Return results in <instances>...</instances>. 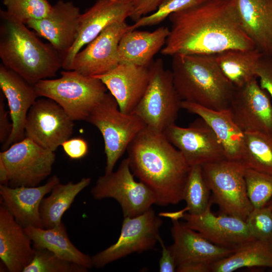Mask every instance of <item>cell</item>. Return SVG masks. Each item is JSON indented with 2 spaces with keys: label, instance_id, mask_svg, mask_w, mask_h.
<instances>
[{
  "label": "cell",
  "instance_id": "cell-25",
  "mask_svg": "<svg viewBox=\"0 0 272 272\" xmlns=\"http://www.w3.org/2000/svg\"><path fill=\"white\" fill-rule=\"evenodd\" d=\"M242 28L263 55L272 57V0H234Z\"/></svg>",
  "mask_w": 272,
  "mask_h": 272
},
{
  "label": "cell",
  "instance_id": "cell-18",
  "mask_svg": "<svg viewBox=\"0 0 272 272\" xmlns=\"http://www.w3.org/2000/svg\"><path fill=\"white\" fill-rule=\"evenodd\" d=\"M80 9L71 1H58L45 18L26 25L47 40L63 57L73 46L78 34Z\"/></svg>",
  "mask_w": 272,
  "mask_h": 272
},
{
  "label": "cell",
  "instance_id": "cell-6",
  "mask_svg": "<svg viewBox=\"0 0 272 272\" xmlns=\"http://www.w3.org/2000/svg\"><path fill=\"white\" fill-rule=\"evenodd\" d=\"M86 121L96 127L103 138L106 158L105 173L113 171L130 144L147 127L136 114L121 111L109 92L93 109Z\"/></svg>",
  "mask_w": 272,
  "mask_h": 272
},
{
  "label": "cell",
  "instance_id": "cell-28",
  "mask_svg": "<svg viewBox=\"0 0 272 272\" xmlns=\"http://www.w3.org/2000/svg\"><path fill=\"white\" fill-rule=\"evenodd\" d=\"M214 55L220 70L235 88L256 78V68L262 56L255 48L229 49Z\"/></svg>",
  "mask_w": 272,
  "mask_h": 272
},
{
  "label": "cell",
  "instance_id": "cell-38",
  "mask_svg": "<svg viewBox=\"0 0 272 272\" xmlns=\"http://www.w3.org/2000/svg\"><path fill=\"white\" fill-rule=\"evenodd\" d=\"M256 76L260 86L268 93L272 101V57L262 55L256 68Z\"/></svg>",
  "mask_w": 272,
  "mask_h": 272
},
{
  "label": "cell",
  "instance_id": "cell-41",
  "mask_svg": "<svg viewBox=\"0 0 272 272\" xmlns=\"http://www.w3.org/2000/svg\"><path fill=\"white\" fill-rule=\"evenodd\" d=\"M158 242L162 248V255L159 260V266L160 272H174L176 270V264L173 254L169 246H167L161 236Z\"/></svg>",
  "mask_w": 272,
  "mask_h": 272
},
{
  "label": "cell",
  "instance_id": "cell-46",
  "mask_svg": "<svg viewBox=\"0 0 272 272\" xmlns=\"http://www.w3.org/2000/svg\"><path fill=\"white\" fill-rule=\"evenodd\" d=\"M271 245H272V244H271Z\"/></svg>",
  "mask_w": 272,
  "mask_h": 272
},
{
  "label": "cell",
  "instance_id": "cell-11",
  "mask_svg": "<svg viewBox=\"0 0 272 272\" xmlns=\"http://www.w3.org/2000/svg\"><path fill=\"white\" fill-rule=\"evenodd\" d=\"M163 221L151 208L134 217H125L117 241L93 255V267L101 268L133 253L152 249L158 242Z\"/></svg>",
  "mask_w": 272,
  "mask_h": 272
},
{
  "label": "cell",
  "instance_id": "cell-42",
  "mask_svg": "<svg viewBox=\"0 0 272 272\" xmlns=\"http://www.w3.org/2000/svg\"><path fill=\"white\" fill-rule=\"evenodd\" d=\"M5 96L1 92L0 95V142L3 145L9 138L12 130V123L9 119V111L6 108Z\"/></svg>",
  "mask_w": 272,
  "mask_h": 272
},
{
  "label": "cell",
  "instance_id": "cell-7",
  "mask_svg": "<svg viewBox=\"0 0 272 272\" xmlns=\"http://www.w3.org/2000/svg\"><path fill=\"white\" fill-rule=\"evenodd\" d=\"M150 69L148 86L132 113L147 127L164 132L175 123L182 101L175 88L172 72L165 68L162 59L154 60Z\"/></svg>",
  "mask_w": 272,
  "mask_h": 272
},
{
  "label": "cell",
  "instance_id": "cell-3",
  "mask_svg": "<svg viewBox=\"0 0 272 272\" xmlns=\"http://www.w3.org/2000/svg\"><path fill=\"white\" fill-rule=\"evenodd\" d=\"M0 58L4 65L30 84L53 78L62 68V56L41 41L26 25L0 10Z\"/></svg>",
  "mask_w": 272,
  "mask_h": 272
},
{
  "label": "cell",
  "instance_id": "cell-1",
  "mask_svg": "<svg viewBox=\"0 0 272 272\" xmlns=\"http://www.w3.org/2000/svg\"><path fill=\"white\" fill-rule=\"evenodd\" d=\"M163 55L212 54L255 48L243 31L234 0H203L170 14Z\"/></svg>",
  "mask_w": 272,
  "mask_h": 272
},
{
  "label": "cell",
  "instance_id": "cell-45",
  "mask_svg": "<svg viewBox=\"0 0 272 272\" xmlns=\"http://www.w3.org/2000/svg\"><path fill=\"white\" fill-rule=\"evenodd\" d=\"M266 205L268 206L272 209V198Z\"/></svg>",
  "mask_w": 272,
  "mask_h": 272
},
{
  "label": "cell",
  "instance_id": "cell-27",
  "mask_svg": "<svg viewBox=\"0 0 272 272\" xmlns=\"http://www.w3.org/2000/svg\"><path fill=\"white\" fill-rule=\"evenodd\" d=\"M24 229L35 249H47L64 260L88 269L93 267L92 257L80 251L72 243L62 222L51 228L28 226Z\"/></svg>",
  "mask_w": 272,
  "mask_h": 272
},
{
  "label": "cell",
  "instance_id": "cell-35",
  "mask_svg": "<svg viewBox=\"0 0 272 272\" xmlns=\"http://www.w3.org/2000/svg\"><path fill=\"white\" fill-rule=\"evenodd\" d=\"M247 194L253 209L265 206L272 198V175L246 168Z\"/></svg>",
  "mask_w": 272,
  "mask_h": 272
},
{
  "label": "cell",
  "instance_id": "cell-20",
  "mask_svg": "<svg viewBox=\"0 0 272 272\" xmlns=\"http://www.w3.org/2000/svg\"><path fill=\"white\" fill-rule=\"evenodd\" d=\"M94 77L99 79L117 101L121 111L132 113L148 86L149 66L119 63L108 73Z\"/></svg>",
  "mask_w": 272,
  "mask_h": 272
},
{
  "label": "cell",
  "instance_id": "cell-24",
  "mask_svg": "<svg viewBox=\"0 0 272 272\" xmlns=\"http://www.w3.org/2000/svg\"><path fill=\"white\" fill-rule=\"evenodd\" d=\"M182 108L202 118L211 128L221 144L227 159L241 161L244 132L235 122L230 110H215L182 101Z\"/></svg>",
  "mask_w": 272,
  "mask_h": 272
},
{
  "label": "cell",
  "instance_id": "cell-8",
  "mask_svg": "<svg viewBox=\"0 0 272 272\" xmlns=\"http://www.w3.org/2000/svg\"><path fill=\"white\" fill-rule=\"evenodd\" d=\"M202 168L212 200L222 214L245 221L253 208L247 194L244 164L241 161L225 159Z\"/></svg>",
  "mask_w": 272,
  "mask_h": 272
},
{
  "label": "cell",
  "instance_id": "cell-9",
  "mask_svg": "<svg viewBox=\"0 0 272 272\" xmlns=\"http://www.w3.org/2000/svg\"><path fill=\"white\" fill-rule=\"evenodd\" d=\"M127 158L115 171L105 173L97 180L91 193L96 199L111 198L120 205L124 218L143 214L156 204L153 192L145 184L134 178Z\"/></svg>",
  "mask_w": 272,
  "mask_h": 272
},
{
  "label": "cell",
  "instance_id": "cell-44",
  "mask_svg": "<svg viewBox=\"0 0 272 272\" xmlns=\"http://www.w3.org/2000/svg\"><path fill=\"white\" fill-rule=\"evenodd\" d=\"M0 182L1 184L8 185L9 177L7 169L2 161L0 160Z\"/></svg>",
  "mask_w": 272,
  "mask_h": 272
},
{
  "label": "cell",
  "instance_id": "cell-12",
  "mask_svg": "<svg viewBox=\"0 0 272 272\" xmlns=\"http://www.w3.org/2000/svg\"><path fill=\"white\" fill-rule=\"evenodd\" d=\"M74 121L53 100L45 97L37 99L27 113L25 135L41 147L55 152L70 138Z\"/></svg>",
  "mask_w": 272,
  "mask_h": 272
},
{
  "label": "cell",
  "instance_id": "cell-17",
  "mask_svg": "<svg viewBox=\"0 0 272 272\" xmlns=\"http://www.w3.org/2000/svg\"><path fill=\"white\" fill-rule=\"evenodd\" d=\"M211 206L198 215L185 213L182 217L184 224L212 243L228 249L234 250L255 239L245 220L224 214L216 216Z\"/></svg>",
  "mask_w": 272,
  "mask_h": 272
},
{
  "label": "cell",
  "instance_id": "cell-43",
  "mask_svg": "<svg viewBox=\"0 0 272 272\" xmlns=\"http://www.w3.org/2000/svg\"><path fill=\"white\" fill-rule=\"evenodd\" d=\"M212 265L200 263H193L177 266L178 272H209L211 270Z\"/></svg>",
  "mask_w": 272,
  "mask_h": 272
},
{
  "label": "cell",
  "instance_id": "cell-36",
  "mask_svg": "<svg viewBox=\"0 0 272 272\" xmlns=\"http://www.w3.org/2000/svg\"><path fill=\"white\" fill-rule=\"evenodd\" d=\"M203 0H163L156 11L142 17L133 25L131 30L160 24L173 13L195 6Z\"/></svg>",
  "mask_w": 272,
  "mask_h": 272
},
{
  "label": "cell",
  "instance_id": "cell-5",
  "mask_svg": "<svg viewBox=\"0 0 272 272\" xmlns=\"http://www.w3.org/2000/svg\"><path fill=\"white\" fill-rule=\"evenodd\" d=\"M61 77L44 79L34 85L39 97L58 104L73 121L87 120L90 114L108 92L98 78L74 70L61 72Z\"/></svg>",
  "mask_w": 272,
  "mask_h": 272
},
{
  "label": "cell",
  "instance_id": "cell-29",
  "mask_svg": "<svg viewBox=\"0 0 272 272\" xmlns=\"http://www.w3.org/2000/svg\"><path fill=\"white\" fill-rule=\"evenodd\" d=\"M272 268V245L254 239L234 249L233 252L213 263L212 272H232L243 267Z\"/></svg>",
  "mask_w": 272,
  "mask_h": 272
},
{
  "label": "cell",
  "instance_id": "cell-30",
  "mask_svg": "<svg viewBox=\"0 0 272 272\" xmlns=\"http://www.w3.org/2000/svg\"><path fill=\"white\" fill-rule=\"evenodd\" d=\"M91 182L89 177L82 178L74 183L56 184L47 197H44L40 207V214L44 228H51L59 225L61 218L73 202L77 195Z\"/></svg>",
  "mask_w": 272,
  "mask_h": 272
},
{
  "label": "cell",
  "instance_id": "cell-13",
  "mask_svg": "<svg viewBox=\"0 0 272 272\" xmlns=\"http://www.w3.org/2000/svg\"><path fill=\"white\" fill-rule=\"evenodd\" d=\"M164 133L169 142L181 153L190 167L202 166L227 159L214 132L200 117L186 127L175 123Z\"/></svg>",
  "mask_w": 272,
  "mask_h": 272
},
{
  "label": "cell",
  "instance_id": "cell-4",
  "mask_svg": "<svg viewBox=\"0 0 272 272\" xmlns=\"http://www.w3.org/2000/svg\"><path fill=\"white\" fill-rule=\"evenodd\" d=\"M171 71L182 101L215 110L229 108L235 87L220 70L214 55L172 56Z\"/></svg>",
  "mask_w": 272,
  "mask_h": 272
},
{
  "label": "cell",
  "instance_id": "cell-39",
  "mask_svg": "<svg viewBox=\"0 0 272 272\" xmlns=\"http://www.w3.org/2000/svg\"><path fill=\"white\" fill-rule=\"evenodd\" d=\"M65 154L72 159H79L85 157L88 152V145L83 139H69L61 145Z\"/></svg>",
  "mask_w": 272,
  "mask_h": 272
},
{
  "label": "cell",
  "instance_id": "cell-32",
  "mask_svg": "<svg viewBox=\"0 0 272 272\" xmlns=\"http://www.w3.org/2000/svg\"><path fill=\"white\" fill-rule=\"evenodd\" d=\"M211 192L203 176L202 166H191L183 191V200L186 203L185 211L192 215L205 212L212 202Z\"/></svg>",
  "mask_w": 272,
  "mask_h": 272
},
{
  "label": "cell",
  "instance_id": "cell-22",
  "mask_svg": "<svg viewBox=\"0 0 272 272\" xmlns=\"http://www.w3.org/2000/svg\"><path fill=\"white\" fill-rule=\"evenodd\" d=\"M60 182L56 175L41 186L10 187L1 184L0 195L3 205L24 227L30 226L44 228L40 207L45 195Z\"/></svg>",
  "mask_w": 272,
  "mask_h": 272
},
{
  "label": "cell",
  "instance_id": "cell-21",
  "mask_svg": "<svg viewBox=\"0 0 272 272\" xmlns=\"http://www.w3.org/2000/svg\"><path fill=\"white\" fill-rule=\"evenodd\" d=\"M173 243L169 246L176 266L200 263L212 265L232 254L234 249L216 245L179 220H172Z\"/></svg>",
  "mask_w": 272,
  "mask_h": 272
},
{
  "label": "cell",
  "instance_id": "cell-26",
  "mask_svg": "<svg viewBox=\"0 0 272 272\" xmlns=\"http://www.w3.org/2000/svg\"><path fill=\"white\" fill-rule=\"evenodd\" d=\"M170 28L161 26L152 32L128 30L118 45L119 63L149 66L153 58L165 45Z\"/></svg>",
  "mask_w": 272,
  "mask_h": 272
},
{
  "label": "cell",
  "instance_id": "cell-40",
  "mask_svg": "<svg viewBox=\"0 0 272 272\" xmlns=\"http://www.w3.org/2000/svg\"><path fill=\"white\" fill-rule=\"evenodd\" d=\"M163 0H132L133 10L130 18L135 22L147 14L154 12Z\"/></svg>",
  "mask_w": 272,
  "mask_h": 272
},
{
  "label": "cell",
  "instance_id": "cell-16",
  "mask_svg": "<svg viewBox=\"0 0 272 272\" xmlns=\"http://www.w3.org/2000/svg\"><path fill=\"white\" fill-rule=\"evenodd\" d=\"M133 10L132 0H96L81 14L77 38L63 59L62 68L72 70L76 54L113 23L124 21Z\"/></svg>",
  "mask_w": 272,
  "mask_h": 272
},
{
  "label": "cell",
  "instance_id": "cell-37",
  "mask_svg": "<svg viewBox=\"0 0 272 272\" xmlns=\"http://www.w3.org/2000/svg\"><path fill=\"white\" fill-rule=\"evenodd\" d=\"M245 222L255 239L272 244V209L268 206L253 209Z\"/></svg>",
  "mask_w": 272,
  "mask_h": 272
},
{
  "label": "cell",
  "instance_id": "cell-14",
  "mask_svg": "<svg viewBox=\"0 0 272 272\" xmlns=\"http://www.w3.org/2000/svg\"><path fill=\"white\" fill-rule=\"evenodd\" d=\"M228 109L244 132L272 134V101L256 78L241 87H235Z\"/></svg>",
  "mask_w": 272,
  "mask_h": 272
},
{
  "label": "cell",
  "instance_id": "cell-31",
  "mask_svg": "<svg viewBox=\"0 0 272 272\" xmlns=\"http://www.w3.org/2000/svg\"><path fill=\"white\" fill-rule=\"evenodd\" d=\"M241 161L246 168L272 175V134L244 132Z\"/></svg>",
  "mask_w": 272,
  "mask_h": 272
},
{
  "label": "cell",
  "instance_id": "cell-34",
  "mask_svg": "<svg viewBox=\"0 0 272 272\" xmlns=\"http://www.w3.org/2000/svg\"><path fill=\"white\" fill-rule=\"evenodd\" d=\"M3 3L9 15L25 25L45 18L52 8L47 0H3Z\"/></svg>",
  "mask_w": 272,
  "mask_h": 272
},
{
  "label": "cell",
  "instance_id": "cell-23",
  "mask_svg": "<svg viewBox=\"0 0 272 272\" xmlns=\"http://www.w3.org/2000/svg\"><path fill=\"white\" fill-rule=\"evenodd\" d=\"M24 227L4 206H0V258L10 272H23L35 249Z\"/></svg>",
  "mask_w": 272,
  "mask_h": 272
},
{
  "label": "cell",
  "instance_id": "cell-19",
  "mask_svg": "<svg viewBox=\"0 0 272 272\" xmlns=\"http://www.w3.org/2000/svg\"><path fill=\"white\" fill-rule=\"evenodd\" d=\"M0 88L7 101L12 123V132L2 147L5 150L25 138V125L27 113L39 96L34 86L1 63Z\"/></svg>",
  "mask_w": 272,
  "mask_h": 272
},
{
  "label": "cell",
  "instance_id": "cell-10",
  "mask_svg": "<svg viewBox=\"0 0 272 272\" xmlns=\"http://www.w3.org/2000/svg\"><path fill=\"white\" fill-rule=\"evenodd\" d=\"M55 158L54 151L26 137L0 153L12 187L38 186L50 175Z\"/></svg>",
  "mask_w": 272,
  "mask_h": 272
},
{
  "label": "cell",
  "instance_id": "cell-15",
  "mask_svg": "<svg viewBox=\"0 0 272 272\" xmlns=\"http://www.w3.org/2000/svg\"><path fill=\"white\" fill-rule=\"evenodd\" d=\"M131 30L126 21L112 23L86 45L74 57L72 70L95 77L105 74L119 64L118 45L121 38Z\"/></svg>",
  "mask_w": 272,
  "mask_h": 272
},
{
  "label": "cell",
  "instance_id": "cell-2",
  "mask_svg": "<svg viewBox=\"0 0 272 272\" xmlns=\"http://www.w3.org/2000/svg\"><path fill=\"white\" fill-rule=\"evenodd\" d=\"M130 169L153 192L156 205H176L183 200L190 166L165 133L146 127L127 149Z\"/></svg>",
  "mask_w": 272,
  "mask_h": 272
},
{
  "label": "cell",
  "instance_id": "cell-33",
  "mask_svg": "<svg viewBox=\"0 0 272 272\" xmlns=\"http://www.w3.org/2000/svg\"><path fill=\"white\" fill-rule=\"evenodd\" d=\"M88 268L64 260L45 249H35L34 256L23 272H86Z\"/></svg>",
  "mask_w": 272,
  "mask_h": 272
}]
</instances>
